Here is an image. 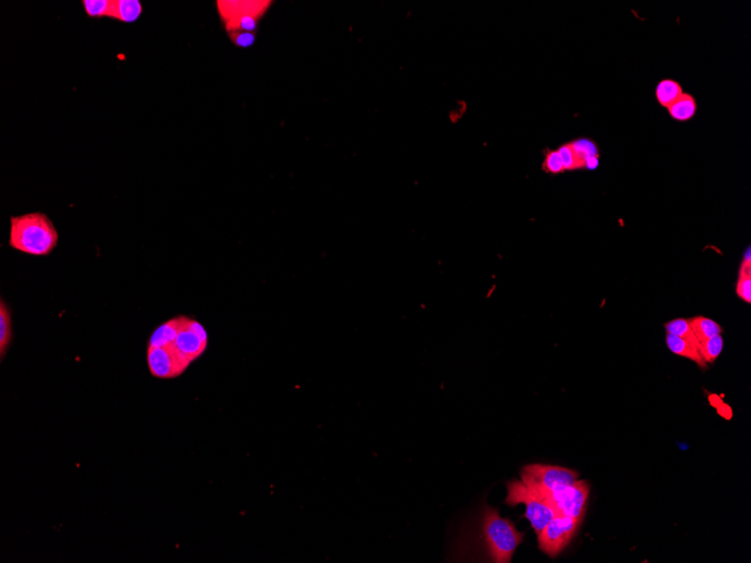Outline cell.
I'll return each instance as SVG.
<instances>
[{"mask_svg": "<svg viewBox=\"0 0 751 563\" xmlns=\"http://www.w3.org/2000/svg\"><path fill=\"white\" fill-rule=\"evenodd\" d=\"M59 242V232L42 211L10 218L8 245L29 256H47Z\"/></svg>", "mask_w": 751, "mask_h": 563, "instance_id": "obj_1", "label": "cell"}, {"mask_svg": "<svg viewBox=\"0 0 751 563\" xmlns=\"http://www.w3.org/2000/svg\"><path fill=\"white\" fill-rule=\"evenodd\" d=\"M271 5L273 1L267 0L216 1L220 21L235 47L247 49L255 44L259 24Z\"/></svg>", "mask_w": 751, "mask_h": 563, "instance_id": "obj_2", "label": "cell"}, {"mask_svg": "<svg viewBox=\"0 0 751 563\" xmlns=\"http://www.w3.org/2000/svg\"><path fill=\"white\" fill-rule=\"evenodd\" d=\"M147 367L154 378L173 379L185 373L191 362L173 340L170 320L158 326L147 342Z\"/></svg>", "mask_w": 751, "mask_h": 563, "instance_id": "obj_3", "label": "cell"}, {"mask_svg": "<svg viewBox=\"0 0 751 563\" xmlns=\"http://www.w3.org/2000/svg\"><path fill=\"white\" fill-rule=\"evenodd\" d=\"M483 534L488 555L493 562L510 563L517 546L524 540V533L517 531L511 519H504L497 509L485 508Z\"/></svg>", "mask_w": 751, "mask_h": 563, "instance_id": "obj_4", "label": "cell"}, {"mask_svg": "<svg viewBox=\"0 0 751 563\" xmlns=\"http://www.w3.org/2000/svg\"><path fill=\"white\" fill-rule=\"evenodd\" d=\"M505 503L511 507L519 504L526 505L524 517L530 521L535 534L540 533L541 530L557 515L551 505L528 488L522 480L508 482V497Z\"/></svg>", "mask_w": 751, "mask_h": 563, "instance_id": "obj_5", "label": "cell"}, {"mask_svg": "<svg viewBox=\"0 0 751 563\" xmlns=\"http://www.w3.org/2000/svg\"><path fill=\"white\" fill-rule=\"evenodd\" d=\"M528 486V484H526ZM539 493L544 500L551 505L557 515L584 519L587 499L590 496V486L584 480H576L574 484L563 486L552 491L530 487Z\"/></svg>", "mask_w": 751, "mask_h": 563, "instance_id": "obj_6", "label": "cell"}, {"mask_svg": "<svg viewBox=\"0 0 751 563\" xmlns=\"http://www.w3.org/2000/svg\"><path fill=\"white\" fill-rule=\"evenodd\" d=\"M581 522L583 519L556 515L540 533L537 534L539 548L550 557L560 555L575 537Z\"/></svg>", "mask_w": 751, "mask_h": 563, "instance_id": "obj_7", "label": "cell"}, {"mask_svg": "<svg viewBox=\"0 0 751 563\" xmlns=\"http://www.w3.org/2000/svg\"><path fill=\"white\" fill-rule=\"evenodd\" d=\"M579 473L575 470L548 464H528L521 471V480L524 484L547 491L574 484L579 480Z\"/></svg>", "mask_w": 751, "mask_h": 563, "instance_id": "obj_8", "label": "cell"}, {"mask_svg": "<svg viewBox=\"0 0 751 563\" xmlns=\"http://www.w3.org/2000/svg\"><path fill=\"white\" fill-rule=\"evenodd\" d=\"M143 6L138 0H112L109 18L122 23H136L141 17Z\"/></svg>", "mask_w": 751, "mask_h": 563, "instance_id": "obj_9", "label": "cell"}, {"mask_svg": "<svg viewBox=\"0 0 751 563\" xmlns=\"http://www.w3.org/2000/svg\"><path fill=\"white\" fill-rule=\"evenodd\" d=\"M666 344L667 348L670 350V352L674 354L679 355L683 358L690 359L691 361H694L700 368L705 369L707 367V364L705 362L704 359L702 358L701 352L700 350L696 348L694 344L691 343L688 341L684 340V338H678L675 335L668 334L666 335Z\"/></svg>", "mask_w": 751, "mask_h": 563, "instance_id": "obj_10", "label": "cell"}, {"mask_svg": "<svg viewBox=\"0 0 751 563\" xmlns=\"http://www.w3.org/2000/svg\"><path fill=\"white\" fill-rule=\"evenodd\" d=\"M14 338L13 331L12 311L7 302L1 298L0 300V360L3 361L12 345Z\"/></svg>", "mask_w": 751, "mask_h": 563, "instance_id": "obj_11", "label": "cell"}, {"mask_svg": "<svg viewBox=\"0 0 751 563\" xmlns=\"http://www.w3.org/2000/svg\"><path fill=\"white\" fill-rule=\"evenodd\" d=\"M668 114L676 122H688L697 113V103L694 96L684 92L681 97L669 106Z\"/></svg>", "mask_w": 751, "mask_h": 563, "instance_id": "obj_12", "label": "cell"}, {"mask_svg": "<svg viewBox=\"0 0 751 563\" xmlns=\"http://www.w3.org/2000/svg\"><path fill=\"white\" fill-rule=\"evenodd\" d=\"M684 94L681 83L674 79H663L656 87V99L661 107L668 108Z\"/></svg>", "mask_w": 751, "mask_h": 563, "instance_id": "obj_13", "label": "cell"}, {"mask_svg": "<svg viewBox=\"0 0 751 563\" xmlns=\"http://www.w3.org/2000/svg\"><path fill=\"white\" fill-rule=\"evenodd\" d=\"M690 323L693 331L695 333L696 338H699L700 342L707 340V338H713L716 335L722 334V332H723L721 325L714 322L713 320L707 318V317H693L690 320Z\"/></svg>", "mask_w": 751, "mask_h": 563, "instance_id": "obj_14", "label": "cell"}, {"mask_svg": "<svg viewBox=\"0 0 751 563\" xmlns=\"http://www.w3.org/2000/svg\"><path fill=\"white\" fill-rule=\"evenodd\" d=\"M663 327L666 329L668 334L675 335L678 338L688 341L700 350V341L699 338H696L695 333L693 331L690 320L676 318V320H669L668 323L665 324Z\"/></svg>", "mask_w": 751, "mask_h": 563, "instance_id": "obj_15", "label": "cell"}, {"mask_svg": "<svg viewBox=\"0 0 751 563\" xmlns=\"http://www.w3.org/2000/svg\"><path fill=\"white\" fill-rule=\"evenodd\" d=\"M725 341L721 334L700 342V352L706 364H714L723 350Z\"/></svg>", "mask_w": 751, "mask_h": 563, "instance_id": "obj_16", "label": "cell"}, {"mask_svg": "<svg viewBox=\"0 0 751 563\" xmlns=\"http://www.w3.org/2000/svg\"><path fill=\"white\" fill-rule=\"evenodd\" d=\"M572 147L575 149L576 154L579 158L581 169H586V160L592 156H601L597 144L587 138H577L572 141Z\"/></svg>", "mask_w": 751, "mask_h": 563, "instance_id": "obj_17", "label": "cell"}, {"mask_svg": "<svg viewBox=\"0 0 751 563\" xmlns=\"http://www.w3.org/2000/svg\"><path fill=\"white\" fill-rule=\"evenodd\" d=\"M83 6L86 14L90 18H109L112 0H83Z\"/></svg>", "mask_w": 751, "mask_h": 563, "instance_id": "obj_18", "label": "cell"}, {"mask_svg": "<svg viewBox=\"0 0 751 563\" xmlns=\"http://www.w3.org/2000/svg\"><path fill=\"white\" fill-rule=\"evenodd\" d=\"M543 154H544V158L542 162V170L544 172L551 176H557V174L566 172L558 150H552L547 147L546 150L543 151Z\"/></svg>", "mask_w": 751, "mask_h": 563, "instance_id": "obj_19", "label": "cell"}, {"mask_svg": "<svg viewBox=\"0 0 751 563\" xmlns=\"http://www.w3.org/2000/svg\"><path fill=\"white\" fill-rule=\"evenodd\" d=\"M558 152L560 154L561 160H563L565 171L581 170V163H579V158L576 154L575 149L572 147V142L563 144L558 149Z\"/></svg>", "mask_w": 751, "mask_h": 563, "instance_id": "obj_20", "label": "cell"}, {"mask_svg": "<svg viewBox=\"0 0 751 563\" xmlns=\"http://www.w3.org/2000/svg\"><path fill=\"white\" fill-rule=\"evenodd\" d=\"M736 296L743 302H751V277H739L736 287Z\"/></svg>", "mask_w": 751, "mask_h": 563, "instance_id": "obj_21", "label": "cell"}, {"mask_svg": "<svg viewBox=\"0 0 751 563\" xmlns=\"http://www.w3.org/2000/svg\"><path fill=\"white\" fill-rule=\"evenodd\" d=\"M716 411H718L720 416L723 417L725 420L730 421L731 418H732V416H734L732 408H731L730 406L727 405V404H725V402H722V404H720V405L716 407Z\"/></svg>", "mask_w": 751, "mask_h": 563, "instance_id": "obj_22", "label": "cell"}, {"mask_svg": "<svg viewBox=\"0 0 751 563\" xmlns=\"http://www.w3.org/2000/svg\"><path fill=\"white\" fill-rule=\"evenodd\" d=\"M709 402H710L711 405L713 406L714 408H716L720 404L723 402V400H722L721 397L718 396L716 393H712V395L709 396Z\"/></svg>", "mask_w": 751, "mask_h": 563, "instance_id": "obj_23", "label": "cell"}]
</instances>
